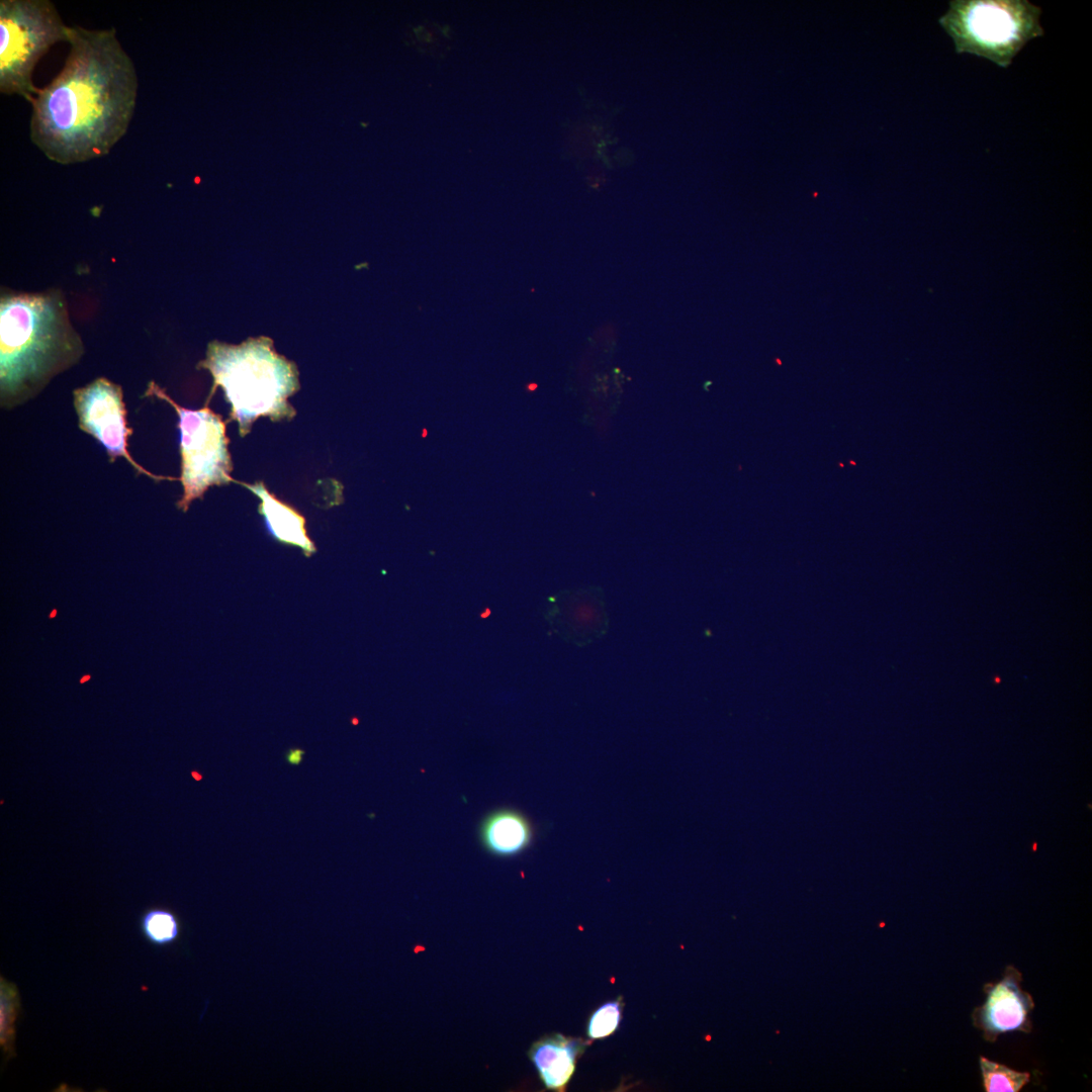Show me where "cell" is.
Instances as JSON below:
<instances>
[{"label": "cell", "instance_id": "cell-1", "mask_svg": "<svg viewBox=\"0 0 1092 1092\" xmlns=\"http://www.w3.org/2000/svg\"><path fill=\"white\" fill-rule=\"evenodd\" d=\"M69 53L58 75L30 101L29 138L61 165L102 158L132 120L139 79L115 28L68 27Z\"/></svg>", "mask_w": 1092, "mask_h": 1092}, {"label": "cell", "instance_id": "cell-2", "mask_svg": "<svg viewBox=\"0 0 1092 1092\" xmlns=\"http://www.w3.org/2000/svg\"><path fill=\"white\" fill-rule=\"evenodd\" d=\"M84 352L62 290L1 289L2 407H15L37 395L54 377L76 365Z\"/></svg>", "mask_w": 1092, "mask_h": 1092}, {"label": "cell", "instance_id": "cell-3", "mask_svg": "<svg viewBox=\"0 0 1092 1092\" xmlns=\"http://www.w3.org/2000/svg\"><path fill=\"white\" fill-rule=\"evenodd\" d=\"M197 368L212 376L206 403L221 387L231 405L229 421L238 423L241 437L261 417L280 422L296 415L288 398L299 389L297 366L275 351L270 338H249L239 345L211 341Z\"/></svg>", "mask_w": 1092, "mask_h": 1092}, {"label": "cell", "instance_id": "cell-4", "mask_svg": "<svg viewBox=\"0 0 1092 1092\" xmlns=\"http://www.w3.org/2000/svg\"><path fill=\"white\" fill-rule=\"evenodd\" d=\"M1041 8L1027 0H952L938 23L957 54L1008 68L1030 40L1043 35Z\"/></svg>", "mask_w": 1092, "mask_h": 1092}, {"label": "cell", "instance_id": "cell-5", "mask_svg": "<svg viewBox=\"0 0 1092 1092\" xmlns=\"http://www.w3.org/2000/svg\"><path fill=\"white\" fill-rule=\"evenodd\" d=\"M68 27L49 0H1L0 92L30 102L38 91L33 71L55 43L67 42Z\"/></svg>", "mask_w": 1092, "mask_h": 1092}, {"label": "cell", "instance_id": "cell-6", "mask_svg": "<svg viewBox=\"0 0 1092 1092\" xmlns=\"http://www.w3.org/2000/svg\"><path fill=\"white\" fill-rule=\"evenodd\" d=\"M144 396L168 402L178 415L183 487L177 508L186 512L193 500L202 498L213 485L237 482L232 477L233 462L228 449L225 422L207 403L199 410L179 405L156 382L150 381Z\"/></svg>", "mask_w": 1092, "mask_h": 1092}, {"label": "cell", "instance_id": "cell-7", "mask_svg": "<svg viewBox=\"0 0 1092 1092\" xmlns=\"http://www.w3.org/2000/svg\"><path fill=\"white\" fill-rule=\"evenodd\" d=\"M73 398L79 428L104 446L111 462L123 457L140 474L156 481L178 479L148 471L128 453L127 438L132 430L127 427L123 392L119 384L99 377L76 388Z\"/></svg>", "mask_w": 1092, "mask_h": 1092}, {"label": "cell", "instance_id": "cell-8", "mask_svg": "<svg viewBox=\"0 0 1092 1092\" xmlns=\"http://www.w3.org/2000/svg\"><path fill=\"white\" fill-rule=\"evenodd\" d=\"M1021 974L1009 966L999 981L984 987L986 998L974 1010L973 1020L986 1040L994 1041L1008 1032L1030 1030L1029 1015L1034 1004L1032 997L1021 988Z\"/></svg>", "mask_w": 1092, "mask_h": 1092}, {"label": "cell", "instance_id": "cell-9", "mask_svg": "<svg viewBox=\"0 0 1092 1092\" xmlns=\"http://www.w3.org/2000/svg\"><path fill=\"white\" fill-rule=\"evenodd\" d=\"M546 618L555 633L578 646L600 639L609 628L604 594L598 587L557 594L549 600Z\"/></svg>", "mask_w": 1092, "mask_h": 1092}, {"label": "cell", "instance_id": "cell-10", "mask_svg": "<svg viewBox=\"0 0 1092 1092\" xmlns=\"http://www.w3.org/2000/svg\"><path fill=\"white\" fill-rule=\"evenodd\" d=\"M583 1048L580 1039L558 1033L542 1037L532 1044L529 1057L546 1089L565 1090Z\"/></svg>", "mask_w": 1092, "mask_h": 1092}, {"label": "cell", "instance_id": "cell-11", "mask_svg": "<svg viewBox=\"0 0 1092 1092\" xmlns=\"http://www.w3.org/2000/svg\"><path fill=\"white\" fill-rule=\"evenodd\" d=\"M241 483L259 497V513L263 516L270 534L279 542L299 547L305 556L315 552L313 542L307 536L305 519L295 509L271 493L262 481Z\"/></svg>", "mask_w": 1092, "mask_h": 1092}, {"label": "cell", "instance_id": "cell-12", "mask_svg": "<svg viewBox=\"0 0 1092 1092\" xmlns=\"http://www.w3.org/2000/svg\"><path fill=\"white\" fill-rule=\"evenodd\" d=\"M480 838L489 852L510 856L523 851L530 844L532 828L521 813L499 810L485 818L480 827Z\"/></svg>", "mask_w": 1092, "mask_h": 1092}, {"label": "cell", "instance_id": "cell-13", "mask_svg": "<svg viewBox=\"0 0 1092 1092\" xmlns=\"http://www.w3.org/2000/svg\"><path fill=\"white\" fill-rule=\"evenodd\" d=\"M140 930L147 941L155 946L174 943L180 935V923L175 913L167 908L147 909L140 918Z\"/></svg>", "mask_w": 1092, "mask_h": 1092}, {"label": "cell", "instance_id": "cell-14", "mask_svg": "<svg viewBox=\"0 0 1092 1092\" xmlns=\"http://www.w3.org/2000/svg\"><path fill=\"white\" fill-rule=\"evenodd\" d=\"M20 1013L17 987L0 978V1045L7 1059L15 1056L16 1022Z\"/></svg>", "mask_w": 1092, "mask_h": 1092}, {"label": "cell", "instance_id": "cell-15", "mask_svg": "<svg viewBox=\"0 0 1092 1092\" xmlns=\"http://www.w3.org/2000/svg\"><path fill=\"white\" fill-rule=\"evenodd\" d=\"M979 1066L987 1092H1018L1030 1081L1027 1072L1010 1069L985 1057H980Z\"/></svg>", "mask_w": 1092, "mask_h": 1092}, {"label": "cell", "instance_id": "cell-16", "mask_svg": "<svg viewBox=\"0 0 1092 1092\" xmlns=\"http://www.w3.org/2000/svg\"><path fill=\"white\" fill-rule=\"evenodd\" d=\"M622 1006L620 1001H610L601 1005L589 1017L586 1027L590 1039H602L612 1034L621 1021Z\"/></svg>", "mask_w": 1092, "mask_h": 1092}, {"label": "cell", "instance_id": "cell-17", "mask_svg": "<svg viewBox=\"0 0 1092 1092\" xmlns=\"http://www.w3.org/2000/svg\"><path fill=\"white\" fill-rule=\"evenodd\" d=\"M302 754L303 752L298 749L291 750L287 755V760L291 764H297L301 761Z\"/></svg>", "mask_w": 1092, "mask_h": 1092}, {"label": "cell", "instance_id": "cell-18", "mask_svg": "<svg viewBox=\"0 0 1092 1092\" xmlns=\"http://www.w3.org/2000/svg\"><path fill=\"white\" fill-rule=\"evenodd\" d=\"M90 677H91V676H90L89 674H87V675H84V676H83V677L81 678L80 682H81V684H83V682L87 681V680H88V679H89Z\"/></svg>", "mask_w": 1092, "mask_h": 1092}, {"label": "cell", "instance_id": "cell-19", "mask_svg": "<svg viewBox=\"0 0 1092 1092\" xmlns=\"http://www.w3.org/2000/svg\"><path fill=\"white\" fill-rule=\"evenodd\" d=\"M56 614H57V609H54V610H53V611L51 612L50 616H49V617H50V619H53V618H55V617H56Z\"/></svg>", "mask_w": 1092, "mask_h": 1092}]
</instances>
